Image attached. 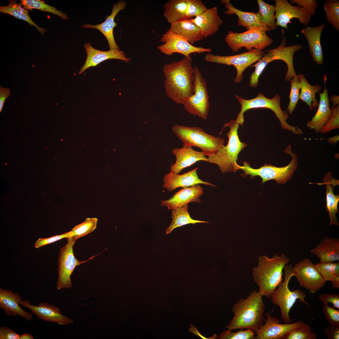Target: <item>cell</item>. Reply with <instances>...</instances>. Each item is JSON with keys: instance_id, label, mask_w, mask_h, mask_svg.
<instances>
[{"instance_id": "1", "label": "cell", "mask_w": 339, "mask_h": 339, "mask_svg": "<svg viewBox=\"0 0 339 339\" xmlns=\"http://www.w3.org/2000/svg\"><path fill=\"white\" fill-rule=\"evenodd\" d=\"M166 95L178 104H182L194 92V68L191 57L165 64L163 67Z\"/></svg>"}, {"instance_id": "2", "label": "cell", "mask_w": 339, "mask_h": 339, "mask_svg": "<svg viewBox=\"0 0 339 339\" xmlns=\"http://www.w3.org/2000/svg\"><path fill=\"white\" fill-rule=\"evenodd\" d=\"M262 296L258 291L250 292L245 299H239L234 305V317L226 328L250 329L255 331L263 325L265 304Z\"/></svg>"}, {"instance_id": "3", "label": "cell", "mask_w": 339, "mask_h": 339, "mask_svg": "<svg viewBox=\"0 0 339 339\" xmlns=\"http://www.w3.org/2000/svg\"><path fill=\"white\" fill-rule=\"evenodd\" d=\"M289 261L290 259L283 254L280 256L275 254L271 258L264 256L259 257L258 265L254 267L252 275L261 296L270 298L282 281L284 268Z\"/></svg>"}, {"instance_id": "4", "label": "cell", "mask_w": 339, "mask_h": 339, "mask_svg": "<svg viewBox=\"0 0 339 339\" xmlns=\"http://www.w3.org/2000/svg\"><path fill=\"white\" fill-rule=\"evenodd\" d=\"M239 125L236 120H231L224 124L221 132L226 127L229 128L226 134L228 138L227 145H223L213 156L207 157L208 162L218 165L223 173L235 172L238 170V164L237 163L238 155L247 146V144L242 142L239 137Z\"/></svg>"}, {"instance_id": "5", "label": "cell", "mask_w": 339, "mask_h": 339, "mask_svg": "<svg viewBox=\"0 0 339 339\" xmlns=\"http://www.w3.org/2000/svg\"><path fill=\"white\" fill-rule=\"evenodd\" d=\"M287 42L283 38L280 45L276 48L266 51V54L256 63L250 66L254 67L255 70L250 76L249 86L252 87L257 86L259 83V78L267 65L276 60H281L287 64L288 70L284 77V79L290 82L294 77L298 75L294 70L293 65V58L295 53L302 49L303 45L297 44L291 46H286Z\"/></svg>"}, {"instance_id": "6", "label": "cell", "mask_w": 339, "mask_h": 339, "mask_svg": "<svg viewBox=\"0 0 339 339\" xmlns=\"http://www.w3.org/2000/svg\"><path fill=\"white\" fill-rule=\"evenodd\" d=\"M172 130L183 144L199 148L208 157L214 155L224 145L223 138L210 134L200 127L175 125Z\"/></svg>"}, {"instance_id": "7", "label": "cell", "mask_w": 339, "mask_h": 339, "mask_svg": "<svg viewBox=\"0 0 339 339\" xmlns=\"http://www.w3.org/2000/svg\"><path fill=\"white\" fill-rule=\"evenodd\" d=\"M235 97L241 105L240 111L236 120L239 125L242 126L244 122V115L247 110L252 109L266 108L270 109L275 113L282 129L289 131L296 135L303 134L301 129L297 127L291 126L287 122L286 120L288 118L289 116L287 111L282 110L281 108V98L279 95L276 94L272 98L269 99L262 93H259L256 97L250 100L243 99L237 95Z\"/></svg>"}, {"instance_id": "8", "label": "cell", "mask_w": 339, "mask_h": 339, "mask_svg": "<svg viewBox=\"0 0 339 339\" xmlns=\"http://www.w3.org/2000/svg\"><path fill=\"white\" fill-rule=\"evenodd\" d=\"M284 153L291 157L290 163L286 166L277 167L265 164L259 168L254 169L250 166L249 163L244 161L242 166L238 165V170H242L244 171L241 174L243 177L250 175V178L252 179L255 176H260L262 179V183L274 180L278 184H283L291 178L298 164L297 155L292 151L291 145H288Z\"/></svg>"}, {"instance_id": "9", "label": "cell", "mask_w": 339, "mask_h": 339, "mask_svg": "<svg viewBox=\"0 0 339 339\" xmlns=\"http://www.w3.org/2000/svg\"><path fill=\"white\" fill-rule=\"evenodd\" d=\"M292 264L286 265L284 268V280L278 286L272 293L270 298L272 302L279 307L281 311V317L285 323H290L292 320L289 312L296 300L304 304L309 307L305 298L307 295L299 289L290 290L288 287L289 282L294 276Z\"/></svg>"}, {"instance_id": "10", "label": "cell", "mask_w": 339, "mask_h": 339, "mask_svg": "<svg viewBox=\"0 0 339 339\" xmlns=\"http://www.w3.org/2000/svg\"><path fill=\"white\" fill-rule=\"evenodd\" d=\"M271 30L266 26L247 30L242 33L229 31L225 40L229 47L234 52H237L243 47L248 50L255 49L263 51L273 44L272 39L266 34Z\"/></svg>"}, {"instance_id": "11", "label": "cell", "mask_w": 339, "mask_h": 339, "mask_svg": "<svg viewBox=\"0 0 339 339\" xmlns=\"http://www.w3.org/2000/svg\"><path fill=\"white\" fill-rule=\"evenodd\" d=\"M194 68V93L185 100L182 105L190 114L206 120L210 107L207 83L199 69L196 67Z\"/></svg>"}, {"instance_id": "12", "label": "cell", "mask_w": 339, "mask_h": 339, "mask_svg": "<svg viewBox=\"0 0 339 339\" xmlns=\"http://www.w3.org/2000/svg\"><path fill=\"white\" fill-rule=\"evenodd\" d=\"M265 54L263 51L253 49L246 52L232 56H222L209 53L206 55L204 59L209 62L234 66L237 71L234 81L238 83L242 80L243 73L245 70L257 62Z\"/></svg>"}, {"instance_id": "13", "label": "cell", "mask_w": 339, "mask_h": 339, "mask_svg": "<svg viewBox=\"0 0 339 339\" xmlns=\"http://www.w3.org/2000/svg\"><path fill=\"white\" fill-rule=\"evenodd\" d=\"M67 239V243L60 250L58 257V277L57 282V289L71 288L72 283L70 276L77 266L86 261H80L75 257L73 247L76 240L73 238Z\"/></svg>"}, {"instance_id": "14", "label": "cell", "mask_w": 339, "mask_h": 339, "mask_svg": "<svg viewBox=\"0 0 339 339\" xmlns=\"http://www.w3.org/2000/svg\"><path fill=\"white\" fill-rule=\"evenodd\" d=\"M294 276L300 286L314 294L320 290L326 282L309 259L305 258L293 266Z\"/></svg>"}, {"instance_id": "15", "label": "cell", "mask_w": 339, "mask_h": 339, "mask_svg": "<svg viewBox=\"0 0 339 339\" xmlns=\"http://www.w3.org/2000/svg\"><path fill=\"white\" fill-rule=\"evenodd\" d=\"M160 40L164 43L158 46V49L168 56L178 53L185 57H190L192 53H209L212 51L210 48L193 46L182 37L169 30L161 35Z\"/></svg>"}, {"instance_id": "16", "label": "cell", "mask_w": 339, "mask_h": 339, "mask_svg": "<svg viewBox=\"0 0 339 339\" xmlns=\"http://www.w3.org/2000/svg\"><path fill=\"white\" fill-rule=\"evenodd\" d=\"M275 16L276 26L288 28V25L293 18L299 19L304 26L309 23L311 15L305 9L299 6H293L287 0H275Z\"/></svg>"}, {"instance_id": "17", "label": "cell", "mask_w": 339, "mask_h": 339, "mask_svg": "<svg viewBox=\"0 0 339 339\" xmlns=\"http://www.w3.org/2000/svg\"><path fill=\"white\" fill-rule=\"evenodd\" d=\"M272 311L273 310L265 313L266 318L264 320L265 324L255 331L256 339H282L288 332L304 323L298 321L281 324L278 318L271 315Z\"/></svg>"}, {"instance_id": "18", "label": "cell", "mask_w": 339, "mask_h": 339, "mask_svg": "<svg viewBox=\"0 0 339 339\" xmlns=\"http://www.w3.org/2000/svg\"><path fill=\"white\" fill-rule=\"evenodd\" d=\"M21 305L30 310L32 313L42 320L54 322L60 325H66L73 323V320L62 314L61 310L47 302L39 303L36 306L31 304L28 300H21Z\"/></svg>"}, {"instance_id": "19", "label": "cell", "mask_w": 339, "mask_h": 339, "mask_svg": "<svg viewBox=\"0 0 339 339\" xmlns=\"http://www.w3.org/2000/svg\"><path fill=\"white\" fill-rule=\"evenodd\" d=\"M84 48L87 53V58L83 66L78 72L81 74L90 67H95L106 60L119 59L128 63L131 58L126 57L124 51L120 50H109L102 51L96 49L89 42L86 43Z\"/></svg>"}, {"instance_id": "20", "label": "cell", "mask_w": 339, "mask_h": 339, "mask_svg": "<svg viewBox=\"0 0 339 339\" xmlns=\"http://www.w3.org/2000/svg\"><path fill=\"white\" fill-rule=\"evenodd\" d=\"M196 167L189 172L180 175L170 171L163 178V186L169 191H172L178 187L185 188L199 184L213 187L216 186L207 181H204L198 177Z\"/></svg>"}, {"instance_id": "21", "label": "cell", "mask_w": 339, "mask_h": 339, "mask_svg": "<svg viewBox=\"0 0 339 339\" xmlns=\"http://www.w3.org/2000/svg\"><path fill=\"white\" fill-rule=\"evenodd\" d=\"M172 153L175 157L176 161L171 165L170 170L175 173L179 174L182 170L198 161L208 162L207 158L202 152L196 151L192 147L183 143L182 148H173Z\"/></svg>"}, {"instance_id": "22", "label": "cell", "mask_w": 339, "mask_h": 339, "mask_svg": "<svg viewBox=\"0 0 339 339\" xmlns=\"http://www.w3.org/2000/svg\"><path fill=\"white\" fill-rule=\"evenodd\" d=\"M126 5L125 1L120 0L117 3L114 4L110 14L106 17V19L103 22L95 25L84 24L82 26V27L98 30L106 38L110 50H120L115 42L113 35V29L117 25V23L115 22L114 19L117 14L120 11L124 9Z\"/></svg>"}, {"instance_id": "23", "label": "cell", "mask_w": 339, "mask_h": 339, "mask_svg": "<svg viewBox=\"0 0 339 339\" xmlns=\"http://www.w3.org/2000/svg\"><path fill=\"white\" fill-rule=\"evenodd\" d=\"M203 193L202 188L196 185L180 190L169 199L161 201V204L169 210H172L191 202L200 203V197Z\"/></svg>"}, {"instance_id": "24", "label": "cell", "mask_w": 339, "mask_h": 339, "mask_svg": "<svg viewBox=\"0 0 339 339\" xmlns=\"http://www.w3.org/2000/svg\"><path fill=\"white\" fill-rule=\"evenodd\" d=\"M22 297L19 293H13V290L0 288V308L3 309L8 316L19 315L28 321L32 319L31 313L23 309L19 306V303Z\"/></svg>"}, {"instance_id": "25", "label": "cell", "mask_w": 339, "mask_h": 339, "mask_svg": "<svg viewBox=\"0 0 339 339\" xmlns=\"http://www.w3.org/2000/svg\"><path fill=\"white\" fill-rule=\"evenodd\" d=\"M191 20L199 28L203 38L215 34L223 23L216 6L207 8Z\"/></svg>"}, {"instance_id": "26", "label": "cell", "mask_w": 339, "mask_h": 339, "mask_svg": "<svg viewBox=\"0 0 339 339\" xmlns=\"http://www.w3.org/2000/svg\"><path fill=\"white\" fill-rule=\"evenodd\" d=\"M310 252L317 256L320 262L339 261V239L325 236Z\"/></svg>"}, {"instance_id": "27", "label": "cell", "mask_w": 339, "mask_h": 339, "mask_svg": "<svg viewBox=\"0 0 339 339\" xmlns=\"http://www.w3.org/2000/svg\"><path fill=\"white\" fill-rule=\"evenodd\" d=\"M325 25V24H322L315 27L308 26L302 29L300 31V33L304 36L307 40L310 52L313 60L319 65L322 64L324 62L320 37L322 31Z\"/></svg>"}, {"instance_id": "28", "label": "cell", "mask_w": 339, "mask_h": 339, "mask_svg": "<svg viewBox=\"0 0 339 339\" xmlns=\"http://www.w3.org/2000/svg\"><path fill=\"white\" fill-rule=\"evenodd\" d=\"M326 80L325 77L324 89L322 93L319 94L320 99L316 112L312 119L307 122L306 124L308 128L314 130L316 133L320 132L331 115L327 89L326 88Z\"/></svg>"}, {"instance_id": "29", "label": "cell", "mask_w": 339, "mask_h": 339, "mask_svg": "<svg viewBox=\"0 0 339 339\" xmlns=\"http://www.w3.org/2000/svg\"><path fill=\"white\" fill-rule=\"evenodd\" d=\"M221 3L224 5L227 10L225 14H236L238 17L239 26H242L247 30H251L265 26L262 22L259 13L254 12H246L241 11L234 7L229 0H222Z\"/></svg>"}, {"instance_id": "30", "label": "cell", "mask_w": 339, "mask_h": 339, "mask_svg": "<svg viewBox=\"0 0 339 339\" xmlns=\"http://www.w3.org/2000/svg\"><path fill=\"white\" fill-rule=\"evenodd\" d=\"M168 30L182 37L192 45L203 38L199 28L191 19L172 23Z\"/></svg>"}, {"instance_id": "31", "label": "cell", "mask_w": 339, "mask_h": 339, "mask_svg": "<svg viewBox=\"0 0 339 339\" xmlns=\"http://www.w3.org/2000/svg\"><path fill=\"white\" fill-rule=\"evenodd\" d=\"M336 180L332 178L331 173L329 172L326 173L325 177L323 180V183L326 185V210L328 213L330 221L329 225H339L336 214L338 212L337 210V205L339 201V195H336L333 192V186L331 185L335 186L332 184L336 181Z\"/></svg>"}, {"instance_id": "32", "label": "cell", "mask_w": 339, "mask_h": 339, "mask_svg": "<svg viewBox=\"0 0 339 339\" xmlns=\"http://www.w3.org/2000/svg\"><path fill=\"white\" fill-rule=\"evenodd\" d=\"M186 0H170L164 5L163 15L170 24L186 19Z\"/></svg>"}, {"instance_id": "33", "label": "cell", "mask_w": 339, "mask_h": 339, "mask_svg": "<svg viewBox=\"0 0 339 339\" xmlns=\"http://www.w3.org/2000/svg\"><path fill=\"white\" fill-rule=\"evenodd\" d=\"M22 3H17L16 0H10L6 6H0V12L10 15L20 19L27 22L31 26H34L41 34L44 35L47 31L37 25L30 17L28 11L22 7Z\"/></svg>"}, {"instance_id": "34", "label": "cell", "mask_w": 339, "mask_h": 339, "mask_svg": "<svg viewBox=\"0 0 339 339\" xmlns=\"http://www.w3.org/2000/svg\"><path fill=\"white\" fill-rule=\"evenodd\" d=\"M188 204L182 206L172 210V221L166 230V234L171 232L175 228L188 224H195L198 223H208L207 221H202L192 219L188 211Z\"/></svg>"}, {"instance_id": "35", "label": "cell", "mask_w": 339, "mask_h": 339, "mask_svg": "<svg viewBox=\"0 0 339 339\" xmlns=\"http://www.w3.org/2000/svg\"><path fill=\"white\" fill-rule=\"evenodd\" d=\"M301 83V91L299 99L305 103L311 110L318 105L319 103L315 98V94L321 89V87L316 84L314 86L310 84L304 75L299 73L298 75Z\"/></svg>"}, {"instance_id": "36", "label": "cell", "mask_w": 339, "mask_h": 339, "mask_svg": "<svg viewBox=\"0 0 339 339\" xmlns=\"http://www.w3.org/2000/svg\"><path fill=\"white\" fill-rule=\"evenodd\" d=\"M314 266L326 282L339 281V261L320 262Z\"/></svg>"}, {"instance_id": "37", "label": "cell", "mask_w": 339, "mask_h": 339, "mask_svg": "<svg viewBox=\"0 0 339 339\" xmlns=\"http://www.w3.org/2000/svg\"><path fill=\"white\" fill-rule=\"evenodd\" d=\"M258 13L263 24L271 30L276 29L275 6L266 3L262 0H257Z\"/></svg>"}, {"instance_id": "38", "label": "cell", "mask_w": 339, "mask_h": 339, "mask_svg": "<svg viewBox=\"0 0 339 339\" xmlns=\"http://www.w3.org/2000/svg\"><path fill=\"white\" fill-rule=\"evenodd\" d=\"M20 1L26 9L32 10L33 9H38L56 15L63 19H69L66 14L62 11L57 10L54 7L46 4L40 0H20Z\"/></svg>"}, {"instance_id": "39", "label": "cell", "mask_w": 339, "mask_h": 339, "mask_svg": "<svg viewBox=\"0 0 339 339\" xmlns=\"http://www.w3.org/2000/svg\"><path fill=\"white\" fill-rule=\"evenodd\" d=\"M323 9L327 21L339 31V1L327 0L323 4Z\"/></svg>"}, {"instance_id": "40", "label": "cell", "mask_w": 339, "mask_h": 339, "mask_svg": "<svg viewBox=\"0 0 339 339\" xmlns=\"http://www.w3.org/2000/svg\"><path fill=\"white\" fill-rule=\"evenodd\" d=\"M97 221L96 218H86L83 222L77 225L69 231L70 237L73 238L76 240L91 233L96 228Z\"/></svg>"}, {"instance_id": "41", "label": "cell", "mask_w": 339, "mask_h": 339, "mask_svg": "<svg viewBox=\"0 0 339 339\" xmlns=\"http://www.w3.org/2000/svg\"><path fill=\"white\" fill-rule=\"evenodd\" d=\"M316 336L310 326L304 323L288 332L282 339H316Z\"/></svg>"}, {"instance_id": "42", "label": "cell", "mask_w": 339, "mask_h": 339, "mask_svg": "<svg viewBox=\"0 0 339 339\" xmlns=\"http://www.w3.org/2000/svg\"><path fill=\"white\" fill-rule=\"evenodd\" d=\"M290 82L291 83V90L289 96L290 101L287 110L289 114H291L295 110L299 99L301 83L298 76L293 78Z\"/></svg>"}, {"instance_id": "43", "label": "cell", "mask_w": 339, "mask_h": 339, "mask_svg": "<svg viewBox=\"0 0 339 339\" xmlns=\"http://www.w3.org/2000/svg\"><path fill=\"white\" fill-rule=\"evenodd\" d=\"M186 19H191L202 13L207 8L201 0H186Z\"/></svg>"}, {"instance_id": "44", "label": "cell", "mask_w": 339, "mask_h": 339, "mask_svg": "<svg viewBox=\"0 0 339 339\" xmlns=\"http://www.w3.org/2000/svg\"><path fill=\"white\" fill-rule=\"evenodd\" d=\"M255 331L246 329L243 330L240 329L234 332L228 330L221 333L218 337L219 339H256Z\"/></svg>"}, {"instance_id": "45", "label": "cell", "mask_w": 339, "mask_h": 339, "mask_svg": "<svg viewBox=\"0 0 339 339\" xmlns=\"http://www.w3.org/2000/svg\"><path fill=\"white\" fill-rule=\"evenodd\" d=\"M331 109V116L321 129L320 132L321 133H327L332 130L339 128V105L332 107Z\"/></svg>"}, {"instance_id": "46", "label": "cell", "mask_w": 339, "mask_h": 339, "mask_svg": "<svg viewBox=\"0 0 339 339\" xmlns=\"http://www.w3.org/2000/svg\"><path fill=\"white\" fill-rule=\"evenodd\" d=\"M324 304L322 311L330 325L339 326V310L336 309L328 305L327 303Z\"/></svg>"}, {"instance_id": "47", "label": "cell", "mask_w": 339, "mask_h": 339, "mask_svg": "<svg viewBox=\"0 0 339 339\" xmlns=\"http://www.w3.org/2000/svg\"><path fill=\"white\" fill-rule=\"evenodd\" d=\"M291 4H297L306 10L311 15L315 14L318 3L315 0H291Z\"/></svg>"}, {"instance_id": "48", "label": "cell", "mask_w": 339, "mask_h": 339, "mask_svg": "<svg viewBox=\"0 0 339 339\" xmlns=\"http://www.w3.org/2000/svg\"><path fill=\"white\" fill-rule=\"evenodd\" d=\"M70 237L69 232L60 235H56L48 238L38 239L34 244V247L38 248L43 246L55 242L61 239Z\"/></svg>"}, {"instance_id": "49", "label": "cell", "mask_w": 339, "mask_h": 339, "mask_svg": "<svg viewBox=\"0 0 339 339\" xmlns=\"http://www.w3.org/2000/svg\"><path fill=\"white\" fill-rule=\"evenodd\" d=\"M319 299L324 303H331L333 306L339 309V295L335 293H324L320 295Z\"/></svg>"}, {"instance_id": "50", "label": "cell", "mask_w": 339, "mask_h": 339, "mask_svg": "<svg viewBox=\"0 0 339 339\" xmlns=\"http://www.w3.org/2000/svg\"><path fill=\"white\" fill-rule=\"evenodd\" d=\"M20 335L7 326L0 328V339H20Z\"/></svg>"}, {"instance_id": "51", "label": "cell", "mask_w": 339, "mask_h": 339, "mask_svg": "<svg viewBox=\"0 0 339 339\" xmlns=\"http://www.w3.org/2000/svg\"><path fill=\"white\" fill-rule=\"evenodd\" d=\"M324 332L328 339H339V326H329Z\"/></svg>"}, {"instance_id": "52", "label": "cell", "mask_w": 339, "mask_h": 339, "mask_svg": "<svg viewBox=\"0 0 339 339\" xmlns=\"http://www.w3.org/2000/svg\"><path fill=\"white\" fill-rule=\"evenodd\" d=\"M10 94L9 88H4L0 86V112L2 110L5 100Z\"/></svg>"}, {"instance_id": "53", "label": "cell", "mask_w": 339, "mask_h": 339, "mask_svg": "<svg viewBox=\"0 0 339 339\" xmlns=\"http://www.w3.org/2000/svg\"><path fill=\"white\" fill-rule=\"evenodd\" d=\"M330 100L332 103V105L334 106L335 105H339V96L333 95L330 98Z\"/></svg>"}, {"instance_id": "54", "label": "cell", "mask_w": 339, "mask_h": 339, "mask_svg": "<svg viewBox=\"0 0 339 339\" xmlns=\"http://www.w3.org/2000/svg\"><path fill=\"white\" fill-rule=\"evenodd\" d=\"M33 337L30 334L25 333L20 335V339H34Z\"/></svg>"}, {"instance_id": "55", "label": "cell", "mask_w": 339, "mask_h": 339, "mask_svg": "<svg viewBox=\"0 0 339 339\" xmlns=\"http://www.w3.org/2000/svg\"><path fill=\"white\" fill-rule=\"evenodd\" d=\"M339 136H337L336 137H331L329 138L328 142L330 143H331L333 142L336 143V141L337 142L338 140H339Z\"/></svg>"}]
</instances>
